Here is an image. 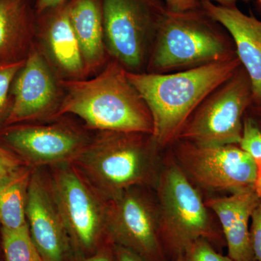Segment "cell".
<instances>
[{"label":"cell","instance_id":"cell-1","mask_svg":"<svg viewBox=\"0 0 261 261\" xmlns=\"http://www.w3.org/2000/svg\"><path fill=\"white\" fill-rule=\"evenodd\" d=\"M64 91L58 117L75 116L91 132H137L152 135L153 121L143 98L111 58L97 74L61 80Z\"/></svg>","mask_w":261,"mask_h":261},{"label":"cell","instance_id":"cell-2","mask_svg":"<svg viewBox=\"0 0 261 261\" xmlns=\"http://www.w3.org/2000/svg\"><path fill=\"white\" fill-rule=\"evenodd\" d=\"M241 65L238 56L168 73H130V82L147 104L153 121L152 138L160 148L173 144L201 102Z\"/></svg>","mask_w":261,"mask_h":261},{"label":"cell","instance_id":"cell-3","mask_svg":"<svg viewBox=\"0 0 261 261\" xmlns=\"http://www.w3.org/2000/svg\"><path fill=\"white\" fill-rule=\"evenodd\" d=\"M151 135L96 132L72 164L106 200L156 183L157 151Z\"/></svg>","mask_w":261,"mask_h":261},{"label":"cell","instance_id":"cell-4","mask_svg":"<svg viewBox=\"0 0 261 261\" xmlns=\"http://www.w3.org/2000/svg\"><path fill=\"white\" fill-rule=\"evenodd\" d=\"M235 56L236 49L228 33L202 7L182 12L166 7L145 72L173 73Z\"/></svg>","mask_w":261,"mask_h":261},{"label":"cell","instance_id":"cell-5","mask_svg":"<svg viewBox=\"0 0 261 261\" xmlns=\"http://www.w3.org/2000/svg\"><path fill=\"white\" fill-rule=\"evenodd\" d=\"M155 185L160 234L168 261L198 239L221 241L205 202L176 161H168L160 170Z\"/></svg>","mask_w":261,"mask_h":261},{"label":"cell","instance_id":"cell-6","mask_svg":"<svg viewBox=\"0 0 261 261\" xmlns=\"http://www.w3.org/2000/svg\"><path fill=\"white\" fill-rule=\"evenodd\" d=\"M252 103L251 82L240 65L200 103L176 140L202 146L239 145L244 113Z\"/></svg>","mask_w":261,"mask_h":261},{"label":"cell","instance_id":"cell-7","mask_svg":"<svg viewBox=\"0 0 261 261\" xmlns=\"http://www.w3.org/2000/svg\"><path fill=\"white\" fill-rule=\"evenodd\" d=\"M165 8L162 0H102L108 53L127 71H146Z\"/></svg>","mask_w":261,"mask_h":261},{"label":"cell","instance_id":"cell-8","mask_svg":"<svg viewBox=\"0 0 261 261\" xmlns=\"http://www.w3.org/2000/svg\"><path fill=\"white\" fill-rule=\"evenodd\" d=\"M93 134L68 116L45 121L3 126L0 140L29 167L72 163L90 142Z\"/></svg>","mask_w":261,"mask_h":261},{"label":"cell","instance_id":"cell-9","mask_svg":"<svg viewBox=\"0 0 261 261\" xmlns=\"http://www.w3.org/2000/svg\"><path fill=\"white\" fill-rule=\"evenodd\" d=\"M175 161L202 190L234 194L255 189L256 161L237 145L202 146L175 141Z\"/></svg>","mask_w":261,"mask_h":261},{"label":"cell","instance_id":"cell-10","mask_svg":"<svg viewBox=\"0 0 261 261\" xmlns=\"http://www.w3.org/2000/svg\"><path fill=\"white\" fill-rule=\"evenodd\" d=\"M47 178L69 240L82 250H92L107 238L108 200L72 163L51 167Z\"/></svg>","mask_w":261,"mask_h":261},{"label":"cell","instance_id":"cell-11","mask_svg":"<svg viewBox=\"0 0 261 261\" xmlns=\"http://www.w3.org/2000/svg\"><path fill=\"white\" fill-rule=\"evenodd\" d=\"M107 238L146 261H168L160 234L159 211L140 187L108 200Z\"/></svg>","mask_w":261,"mask_h":261},{"label":"cell","instance_id":"cell-12","mask_svg":"<svg viewBox=\"0 0 261 261\" xmlns=\"http://www.w3.org/2000/svg\"><path fill=\"white\" fill-rule=\"evenodd\" d=\"M63 95L61 79L34 43L12 86L4 126L58 118Z\"/></svg>","mask_w":261,"mask_h":261},{"label":"cell","instance_id":"cell-13","mask_svg":"<svg viewBox=\"0 0 261 261\" xmlns=\"http://www.w3.org/2000/svg\"><path fill=\"white\" fill-rule=\"evenodd\" d=\"M68 1L37 15L34 43L61 80H85L88 75L70 23Z\"/></svg>","mask_w":261,"mask_h":261},{"label":"cell","instance_id":"cell-14","mask_svg":"<svg viewBox=\"0 0 261 261\" xmlns=\"http://www.w3.org/2000/svg\"><path fill=\"white\" fill-rule=\"evenodd\" d=\"M27 224L44 261H64L69 238L47 177L34 168L27 195Z\"/></svg>","mask_w":261,"mask_h":261},{"label":"cell","instance_id":"cell-15","mask_svg":"<svg viewBox=\"0 0 261 261\" xmlns=\"http://www.w3.org/2000/svg\"><path fill=\"white\" fill-rule=\"evenodd\" d=\"M201 7L232 39L237 56L251 82L252 104L261 110V20L245 14L237 6L204 2Z\"/></svg>","mask_w":261,"mask_h":261},{"label":"cell","instance_id":"cell-16","mask_svg":"<svg viewBox=\"0 0 261 261\" xmlns=\"http://www.w3.org/2000/svg\"><path fill=\"white\" fill-rule=\"evenodd\" d=\"M260 201L255 189L206 200L207 208L219 220L228 256L233 261H255L249 226L252 213Z\"/></svg>","mask_w":261,"mask_h":261},{"label":"cell","instance_id":"cell-17","mask_svg":"<svg viewBox=\"0 0 261 261\" xmlns=\"http://www.w3.org/2000/svg\"><path fill=\"white\" fill-rule=\"evenodd\" d=\"M70 23L80 43L89 77L111 59L105 38L102 0H69Z\"/></svg>","mask_w":261,"mask_h":261},{"label":"cell","instance_id":"cell-18","mask_svg":"<svg viewBox=\"0 0 261 261\" xmlns=\"http://www.w3.org/2000/svg\"><path fill=\"white\" fill-rule=\"evenodd\" d=\"M37 15L29 0H0V62L27 59L35 41Z\"/></svg>","mask_w":261,"mask_h":261},{"label":"cell","instance_id":"cell-19","mask_svg":"<svg viewBox=\"0 0 261 261\" xmlns=\"http://www.w3.org/2000/svg\"><path fill=\"white\" fill-rule=\"evenodd\" d=\"M34 168L27 166L0 188V224L8 230L28 226L27 195Z\"/></svg>","mask_w":261,"mask_h":261},{"label":"cell","instance_id":"cell-20","mask_svg":"<svg viewBox=\"0 0 261 261\" xmlns=\"http://www.w3.org/2000/svg\"><path fill=\"white\" fill-rule=\"evenodd\" d=\"M1 231L6 261H44L33 243L28 226L19 230L2 228Z\"/></svg>","mask_w":261,"mask_h":261},{"label":"cell","instance_id":"cell-21","mask_svg":"<svg viewBox=\"0 0 261 261\" xmlns=\"http://www.w3.org/2000/svg\"><path fill=\"white\" fill-rule=\"evenodd\" d=\"M25 61L0 62V128L4 126L9 113L12 86Z\"/></svg>","mask_w":261,"mask_h":261},{"label":"cell","instance_id":"cell-22","mask_svg":"<svg viewBox=\"0 0 261 261\" xmlns=\"http://www.w3.org/2000/svg\"><path fill=\"white\" fill-rule=\"evenodd\" d=\"M183 255L185 261H233L216 251L208 240L202 238L192 242Z\"/></svg>","mask_w":261,"mask_h":261},{"label":"cell","instance_id":"cell-23","mask_svg":"<svg viewBox=\"0 0 261 261\" xmlns=\"http://www.w3.org/2000/svg\"><path fill=\"white\" fill-rule=\"evenodd\" d=\"M239 145L254 159H261V129L252 118L244 120L243 137Z\"/></svg>","mask_w":261,"mask_h":261},{"label":"cell","instance_id":"cell-24","mask_svg":"<svg viewBox=\"0 0 261 261\" xmlns=\"http://www.w3.org/2000/svg\"><path fill=\"white\" fill-rule=\"evenodd\" d=\"M27 166L11 151L0 146V188Z\"/></svg>","mask_w":261,"mask_h":261},{"label":"cell","instance_id":"cell-25","mask_svg":"<svg viewBox=\"0 0 261 261\" xmlns=\"http://www.w3.org/2000/svg\"><path fill=\"white\" fill-rule=\"evenodd\" d=\"M250 233L252 250L255 260L261 261V201L252 213Z\"/></svg>","mask_w":261,"mask_h":261},{"label":"cell","instance_id":"cell-26","mask_svg":"<svg viewBox=\"0 0 261 261\" xmlns=\"http://www.w3.org/2000/svg\"><path fill=\"white\" fill-rule=\"evenodd\" d=\"M167 9L175 12L187 11L201 7L199 0H162Z\"/></svg>","mask_w":261,"mask_h":261},{"label":"cell","instance_id":"cell-27","mask_svg":"<svg viewBox=\"0 0 261 261\" xmlns=\"http://www.w3.org/2000/svg\"><path fill=\"white\" fill-rule=\"evenodd\" d=\"M113 247L118 261H146L143 257L125 247L113 245Z\"/></svg>","mask_w":261,"mask_h":261},{"label":"cell","instance_id":"cell-28","mask_svg":"<svg viewBox=\"0 0 261 261\" xmlns=\"http://www.w3.org/2000/svg\"><path fill=\"white\" fill-rule=\"evenodd\" d=\"M66 1L68 0H34V8L36 15L42 14L47 10L63 4Z\"/></svg>","mask_w":261,"mask_h":261},{"label":"cell","instance_id":"cell-29","mask_svg":"<svg viewBox=\"0 0 261 261\" xmlns=\"http://www.w3.org/2000/svg\"><path fill=\"white\" fill-rule=\"evenodd\" d=\"M109 250H100L95 255L87 257L84 261H118L117 260L116 255H115L114 251L112 252H108Z\"/></svg>","mask_w":261,"mask_h":261},{"label":"cell","instance_id":"cell-30","mask_svg":"<svg viewBox=\"0 0 261 261\" xmlns=\"http://www.w3.org/2000/svg\"><path fill=\"white\" fill-rule=\"evenodd\" d=\"M257 165V175L255 184V190L261 200V159L255 160Z\"/></svg>","mask_w":261,"mask_h":261},{"label":"cell","instance_id":"cell-31","mask_svg":"<svg viewBox=\"0 0 261 261\" xmlns=\"http://www.w3.org/2000/svg\"><path fill=\"white\" fill-rule=\"evenodd\" d=\"M201 3L204 2H209V3H214V4L221 5L224 7L236 6L237 1L238 0H199Z\"/></svg>","mask_w":261,"mask_h":261},{"label":"cell","instance_id":"cell-32","mask_svg":"<svg viewBox=\"0 0 261 261\" xmlns=\"http://www.w3.org/2000/svg\"><path fill=\"white\" fill-rule=\"evenodd\" d=\"M172 261H185V257H184L183 254L181 255H178L176 258L173 259Z\"/></svg>","mask_w":261,"mask_h":261},{"label":"cell","instance_id":"cell-33","mask_svg":"<svg viewBox=\"0 0 261 261\" xmlns=\"http://www.w3.org/2000/svg\"><path fill=\"white\" fill-rule=\"evenodd\" d=\"M257 5H258L259 8H260V9L261 10V0H256Z\"/></svg>","mask_w":261,"mask_h":261},{"label":"cell","instance_id":"cell-34","mask_svg":"<svg viewBox=\"0 0 261 261\" xmlns=\"http://www.w3.org/2000/svg\"><path fill=\"white\" fill-rule=\"evenodd\" d=\"M242 1L245 2V3H248L250 0H242Z\"/></svg>","mask_w":261,"mask_h":261},{"label":"cell","instance_id":"cell-35","mask_svg":"<svg viewBox=\"0 0 261 261\" xmlns=\"http://www.w3.org/2000/svg\"><path fill=\"white\" fill-rule=\"evenodd\" d=\"M29 1L32 2V3H33V4H34V0H29Z\"/></svg>","mask_w":261,"mask_h":261}]
</instances>
